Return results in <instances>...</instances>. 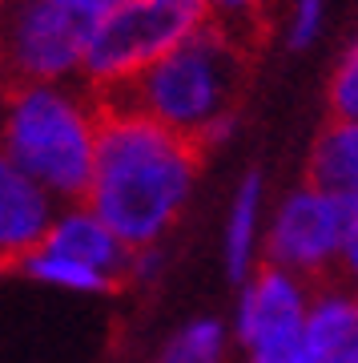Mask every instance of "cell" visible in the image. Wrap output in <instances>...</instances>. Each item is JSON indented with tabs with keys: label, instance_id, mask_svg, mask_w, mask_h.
I'll list each match as a JSON object with an SVG mask.
<instances>
[{
	"label": "cell",
	"instance_id": "1",
	"mask_svg": "<svg viewBox=\"0 0 358 363\" xmlns=\"http://www.w3.org/2000/svg\"><path fill=\"white\" fill-rule=\"evenodd\" d=\"M97 178L89 210L125 247H157L190 198L202 150L154 117L109 105H97Z\"/></svg>",
	"mask_w": 358,
	"mask_h": 363
},
{
	"label": "cell",
	"instance_id": "2",
	"mask_svg": "<svg viewBox=\"0 0 358 363\" xmlns=\"http://www.w3.org/2000/svg\"><path fill=\"white\" fill-rule=\"evenodd\" d=\"M246 57H250V45H242L230 28L209 16V25L193 33L181 49H173L166 61H157L154 69H145L141 77L125 85L93 93V97L109 109L154 117L157 125L197 145V138L218 117L238 113L233 101L246 77Z\"/></svg>",
	"mask_w": 358,
	"mask_h": 363
},
{
	"label": "cell",
	"instance_id": "3",
	"mask_svg": "<svg viewBox=\"0 0 358 363\" xmlns=\"http://www.w3.org/2000/svg\"><path fill=\"white\" fill-rule=\"evenodd\" d=\"M97 101L57 85H13L4 150L8 162L37 178L52 198L89 202L97 178Z\"/></svg>",
	"mask_w": 358,
	"mask_h": 363
},
{
	"label": "cell",
	"instance_id": "4",
	"mask_svg": "<svg viewBox=\"0 0 358 363\" xmlns=\"http://www.w3.org/2000/svg\"><path fill=\"white\" fill-rule=\"evenodd\" d=\"M209 25L205 0H125L97 21V33L85 52L89 93L113 89L141 77L145 69L166 61L193 33Z\"/></svg>",
	"mask_w": 358,
	"mask_h": 363
},
{
	"label": "cell",
	"instance_id": "5",
	"mask_svg": "<svg viewBox=\"0 0 358 363\" xmlns=\"http://www.w3.org/2000/svg\"><path fill=\"white\" fill-rule=\"evenodd\" d=\"M101 16L81 0H8V69L16 85H52L85 69Z\"/></svg>",
	"mask_w": 358,
	"mask_h": 363
},
{
	"label": "cell",
	"instance_id": "6",
	"mask_svg": "<svg viewBox=\"0 0 358 363\" xmlns=\"http://www.w3.org/2000/svg\"><path fill=\"white\" fill-rule=\"evenodd\" d=\"M358 222V206L342 194L302 186L286 198L274 214L266 242V262L290 274H326L338 262L342 267L346 238Z\"/></svg>",
	"mask_w": 358,
	"mask_h": 363
},
{
	"label": "cell",
	"instance_id": "7",
	"mask_svg": "<svg viewBox=\"0 0 358 363\" xmlns=\"http://www.w3.org/2000/svg\"><path fill=\"white\" fill-rule=\"evenodd\" d=\"M306 283L298 274L282 271L274 262H262V271L242 286V303H238V339L242 347L250 351L254 343H266V339L290 335V331H302L310 315Z\"/></svg>",
	"mask_w": 358,
	"mask_h": 363
},
{
	"label": "cell",
	"instance_id": "8",
	"mask_svg": "<svg viewBox=\"0 0 358 363\" xmlns=\"http://www.w3.org/2000/svg\"><path fill=\"white\" fill-rule=\"evenodd\" d=\"M57 218L61 214L52 210L49 190L4 157V166H0V250H4V262L16 267L33 250L45 247Z\"/></svg>",
	"mask_w": 358,
	"mask_h": 363
},
{
	"label": "cell",
	"instance_id": "9",
	"mask_svg": "<svg viewBox=\"0 0 358 363\" xmlns=\"http://www.w3.org/2000/svg\"><path fill=\"white\" fill-rule=\"evenodd\" d=\"M45 247L64 255V259H77L93 271L109 274V279H129V262H133V247H125L109 226H105L89 206H69L57 218V226L49 230Z\"/></svg>",
	"mask_w": 358,
	"mask_h": 363
},
{
	"label": "cell",
	"instance_id": "10",
	"mask_svg": "<svg viewBox=\"0 0 358 363\" xmlns=\"http://www.w3.org/2000/svg\"><path fill=\"white\" fill-rule=\"evenodd\" d=\"M310 186L342 194L358 206V121H334L310 154Z\"/></svg>",
	"mask_w": 358,
	"mask_h": 363
},
{
	"label": "cell",
	"instance_id": "11",
	"mask_svg": "<svg viewBox=\"0 0 358 363\" xmlns=\"http://www.w3.org/2000/svg\"><path fill=\"white\" fill-rule=\"evenodd\" d=\"M306 339H310V351H314V363L346 351L358 339V298L346 295V291H322L310 303Z\"/></svg>",
	"mask_w": 358,
	"mask_h": 363
},
{
	"label": "cell",
	"instance_id": "12",
	"mask_svg": "<svg viewBox=\"0 0 358 363\" xmlns=\"http://www.w3.org/2000/svg\"><path fill=\"white\" fill-rule=\"evenodd\" d=\"M258 210H262V174L250 169L233 194L230 222H226V271L233 283H250L254 267V238H258Z\"/></svg>",
	"mask_w": 358,
	"mask_h": 363
},
{
	"label": "cell",
	"instance_id": "13",
	"mask_svg": "<svg viewBox=\"0 0 358 363\" xmlns=\"http://www.w3.org/2000/svg\"><path fill=\"white\" fill-rule=\"evenodd\" d=\"M16 271L28 274V279H37V283H49V286H61V291H77V295H101V291H113V279L101 271H93L85 262L77 259H64L57 250L40 247L33 250L28 259L16 262Z\"/></svg>",
	"mask_w": 358,
	"mask_h": 363
},
{
	"label": "cell",
	"instance_id": "14",
	"mask_svg": "<svg viewBox=\"0 0 358 363\" xmlns=\"http://www.w3.org/2000/svg\"><path fill=\"white\" fill-rule=\"evenodd\" d=\"M226 351V331L218 319H197L185 323L178 335L166 343V351L157 355V363H221Z\"/></svg>",
	"mask_w": 358,
	"mask_h": 363
},
{
	"label": "cell",
	"instance_id": "15",
	"mask_svg": "<svg viewBox=\"0 0 358 363\" xmlns=\"http://www.w3.org/2000/svg\"><path fill=\"white\" fill-rule=\"evenodd\" d=\"M205 9H209V16L218 25L230 28L242 45H250L254 40L250 33L262 28V0H205Z\"/></svg>",
	"mask_w": 358,
	"mask_h": 363
},
{
	"label": "cell",
	"instance_id": "16",
	"mask_svg": "<svg viewBox=\"0 0 358 363\" xmlns=\"http://www.w3.org/2000/svg\"><path fill=\"white\" fill-rule=\"evenodd\" d=\"M330 113L334 121H358V45L342 57L330 81Z\"/></svg>",
	"mask_w": 358,
	"mask_h": 363
},
{
	"label": "cell",
	"instance_id": "17",
	"mask_svg": "<svg viewBox=\"0 0 358 363\" xmlns=\"http://www.w3.org/2000/svg\"><path fill=\"white\" fill-rule=\"evenodd\" d=\"M318 21H322V0H294V21H290V45L302 49L318 37Z\"/></svg>",
	"mask_w": 358,
	"mask_h": 363
},
{
	"label": "cell",
	"instance_id": "18",
	"mask_svg": "<svg viewBox=\"0 0 358 363\" xmlns=\"http://www.w3.org/2000/svg\"><path fill=\"white\" fill-rule=\"evenodd\" d=\"M166 267V255H161V247H141L133 250V262H129V279H137V283H149V279H157V271Z\"/></svg>",
	"mask_w": 358,
	"mask_h": 363
},
{
	"label": "cell",
	"instance_id": "19",
	"mask_svg": "<svg viewBox=\"0 0 358 363\" xmlns=\"http://www.w3.org/2000/svg\"><path fill=\"white\" fill-rule=\"evenodd\" d=\"M342 271L350 274V279H358V222L354 230H350V238H346V255H342Z\"/></svg>",
	"mask_w": 358,
	"mask_h": 363
},
{
	"label": "cell",
	"instance_id": "20",
	"mask_svg": "<svg viewBox=\"0 0 358 363\" xmlns=\"http://www.w3.org/2000/svg\"><path fill=\"white\" fill-rule=\"evenodd\" d=\"M81 4H89L97 16H105V13H113L117 4H125V0H81Z\"/></svg>",
	"mask_w": 358,
	"mask_h": 363
},
{
	"label": "cell",
	"instance_id": "21",
	"mask_svg": "<svg viewBox=\"0 0 358 363\" xmlns=\"http://www.w3.org/2000/svg\"><path fill=\"white\" fill-rule=\"evenodd\" d=\"M318 363H358L354 351H338V355H330V359H318Z\"/></svg>",
	"mask_w": 358,
	"mask_h": 363
}]
</instances>
